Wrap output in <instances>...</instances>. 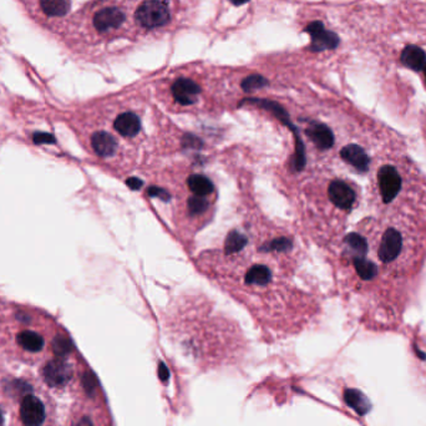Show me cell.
I'll return each mask as SVG.
<instances>
[{"mask_svg":"<svg viewBox=\"0 0 426 426\" xmlns=\"http://www.w3.org/2000/svg\"><path fill=\"white\" fill-rule=\"evenodd\" d=\"M328 197L338 210L351 212L358 203V191L346 181H331L328 187Z\"/></svg>","mask_w":426,"mask_h":426,"instance_id":"cell-4","label":"cell"},{"mask_svg":"<svg viewBox=\"0 0 426 426\" xmlns=\"http://www.w3.org/2000/svg\"><path fill=\"white\" fill-rule=\"evenodd\" d=\"M3 421H4V417H3V412L0 410V426L3 425Z\"/></svg>","mask_w":426,"mask_h":426,"instance_id":"cell-20","label":"cell"},{"mask_svg":"<svg viewBox=\"0 0 426 426\" xmlns=\"http://www.w3.org/2000/svg\"><path fill=\"white\" fill-rule=\"evenodd\" d=\"M89 145L92 152L101 159H109L115 155L117 141L107 131L96 130L89 135Z\"/></svg>","mask_w":426,"mask_h":426,"instance_id":"cell-7","label":"cell"},{"mask_svg":"<svg viewBox=\"0 0 426 426\" xmlns=\"http://www.w3.org/2000/svg\"><path fill=\"white\" fill-rule=\"evenodd\" d=\"M76 426H94V424H92L90 417L85 416V417H82V419L78 422V425Z\"/></svg>","mask_w":426,"mask_h":426,"instance_id":"cell-17","label":"cell"},{"mask_svg":"<svg viewBox=\"0 0 426 426\" xmlns=\"http://www.w3.org/2000/svg\"><path fill=\"white\" fill-rule=\"evenodd\" d=\"M171 96L176 104L182 106L193 105L198 100L202 87L192 76H176L170 85Z\"/></svg>","mask_w":426,"mask_h":426,"instance_id":"cell-3","label":"cell"},{"mask_svg":"<svg viewBox=\"0 0 426 426\" xmlns=\"http://www.w3.org/2000/svg\"><path fill=\"white\" fill-rule=\"evenodd\" d=\"M114 129L117 134H120L124 137H134L141 130L140 117L130 111L122 112L120 115L116 116Z\"/></svg>","mask_w":426,"mask_h":426,"instance_id":"cell-9","label":"cell"},{"mask_svg":"<svg viewBox=\"0 0 426 426\" xmlns=\"http://www.w3.org/2000/svg\"><path fill=\"white\" fill-rule=\"evenodd\" d=\"M187 207H188V211L192 215H201V213H205L207 208H208V202H207L205 197L195 195L188 200Z\"/></svg>","mask_w":426,"mask_h":426,"instance_id":"cell-15","label":"cell"},{"mask_svg":"<svg viewBox=\"0 0 426 426\" xmlns=\"http://www.w3.org/2000/svg\"><path fill=\"white\" fill-rule=\"evenodd\" d=\"M401 63L411 70H422L426 65L425 51L419 46H406L401 53Z\"/></svg>","mask_w":426,"mask_h":426,"instance_id":"cell-11","label":"cell"},{"mask_svg":"<svg viewBox=\"0 0 426 426\" xmlns=\"http://www.w3.org/2000/svg\"><path fill=\"white\" fill-rule=\"evenodd\" d=\"M73 376V368L69 363L64 359L58 358L54 361H49L44 368V378L50 386L65 385Z\"/></svg>","mask_w":426,"mask_h":426,"instance_id":"cell-6","label":"cell"},{"mask_svg":"<svg viewBox=\"0 0 426 426\" xmlns=\"http://www.w3.org/2000/svg\"><path fill=\"white\" fill-rule=\"evenodd\" d=\"M247 238L245 235H242L240 232L233 231L227 236L226 245H225V251L228 255L237 253L241 251L243 247L246 246Z\"/></svg>","mask_w":426,"mask_h":426,"instance_id":"cell-14","label":"cell"},{"mask_svg":"<svg viewBox=\"0 0 426 426\" xmlns=\"http://www.w3.org/2000/svg\"><path fill=\"white\" fill-rule=\"evenodd\" d=\"M21 417L26 426H41L46 420V408L38 398L26 395L21 405Z\"/></svg>","mask_w":426,"mask_h":426,"instance_id":"cell-5","label":"cell"},{"mask_svg":"<svg viewBox=\"0 0 426 426\" xmlns=\"http://www.w3.org/2000/svg\"><path fill=\"white\" fill-rule=\"evenodd\" d=\"M271 279V271L266 266H253L247 272L246 283L250 286H266Z\"/></svg>","mask_w":426,"mask_h":426,"instance_id":"cell-12","label":"cell"},{"mask_svg":"<svg viewBox=\"0 0 426 426\" xmlns=\"http://www.w3.org/2000/svg\"><path fill=\"white\" fill-rule=\"evenodd\" d=\"M232 4H235V6H242V4H245L247 1H250V0H230Z\"/></svg>","mask_w":426,"mask_h":426,"instance_id":"cell-19","label":"cell"},{"mask_svg":"<svg viewBox=\"0 0 426 426\" xmlns=\"http://www.w3.org/2000/svg\"><path fill=\"white\" fill-rule=\"evenodd\" d=\"M188 188H190L196 196H205L210 195L213 191V183L210 179H207L203 175H192L191 176L188 181Z\"/></svg>","mask_w":426,"mask_h":426,"instance_id":"cell-13","label":"cell"},{"mask_svg":"<svg viewBox=\"0 0 426 426\" xmlns=\"http://www.w3.org/2000/svg\"><path fill=\"white\" fill-rule=\"evenodd\" d=\"M292 248L291 242L286 240V238H278L275 241L270 243V246L266 247V250L268 251H277V252H286L289 251Z\"/></svg>","mask_w":426,"mask_h":426,"instance_id":"cell-16","label":"cell"},{"mask_svg":"<svg viewBox=\"0 0 426 426\" xmlns=\"http://www.w3.org/2000/svg\"><path fill=\"white\" fill-rule=\"evenodd\" d=\"M134 0H99L86 13L89 36L99 41L134 38Z\"/></svg>","mask_w":426,"mask_h":426,"instance_id":"cell-1","label":"cell"},{"mask_svg":"<svg viewBox=\"0 0 426 426\" xmlns=\"http://www.w3.org/2000/svg\"><path fill=\"white\" fill-rule=\"evenodd\" d=\"M307 135L321 150H329L334 145L333 131L324 124H311L307 129Z\"/></svg>","mask_w":426,"mask_h":426,"instance_id":"cell-10","label":"cell"},{"mask_svg":"<svg viewBox=\"0 0 426 426\" xmlns=\"http://www.w3.org/2000/svg\"><path fill=\"white\" fill-rule=\"evenodd\" d=\"M127 183H129V186L132 187V188H140L141 185H142L141 181L136 180V179H131V180L127 181Z\"/></svg>","mask_w":426,"mask_h":426,"instance_id":"cell-18","label":"cell"},{"mask_svg":"<svg viewBox=\"0 0 426 426\" xmlns=\"http://www.w3.org/2000/svg\"><path fill=\"white\" fill-rule=\"evenodd\" d=\"M181 6L177 0H134V39H156L179 26Z\"/></svg>","mask_w":426,"mask_h":426,"instance_id":"cell-2","label":"cell"},{"mask_svg":"<svg viewBox=\"0 0 426 426\" xmlns=\"http://www.w3.org/2000/svg\"><path fill=\"white\" fill-rule=\"evenodd\" d=\"M422 70H424V74H425V79H426V65H425V68H424V69H422Z\"/></svg>","mask_w":426,"mask_h":426,"instance_id":"cell-21","label":"cell"},{"mask_svg":"<svg viewBox=\"0 0 426 426\" xmlns=\"http://www.w3.org/2000/svg\"><path fill=\"white\" fill-rule=\"evenodd\" d=\"M41 19H63L70 11V0H36Z\"/></svg>","mask_w":426,"mask_h":426,"instance_id":"cell-8","label":"cell"}]
</instances>
